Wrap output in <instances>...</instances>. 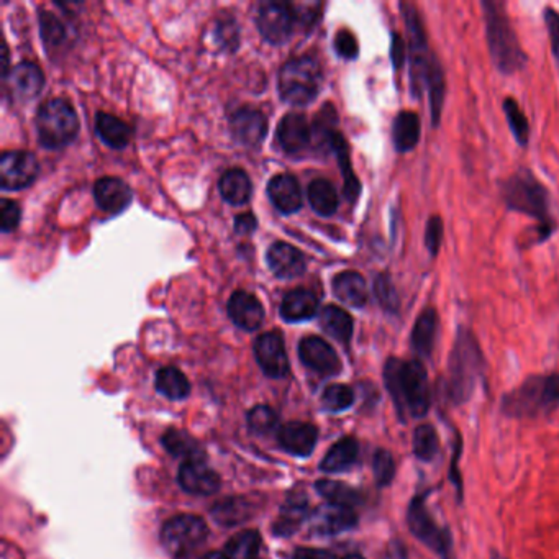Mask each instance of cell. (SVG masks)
Listing matches in <instances>:
<instances>
[{"instance_id":"obj_1","label":"cell","mask_w":559,"mask_h":559,"mask_svg":"<svg viewBox=\"0 0 559 559\" xmlns=\"http://www.w3.org/2000/svg\"><path fill=\"white\" fill-rule=\"evenodd\" d=\"M384 382L394 400L399 417L406 422L407 415L420 418L432 406L428 374L422 361L389 358L384 366Z\"/></svg>"},{"instance_id":"obj_2","label":"cell","mask_w":559,"mask_h":559,"mask_svg":"<svg viewBox=\"0 0 559 559\" xmlns=\"http://www.w3.org/2000/svg\"><path fill=\"white\" fill-rule=\"evenodd\" d=\"M481 5L484 10L487 46L492 63L502 74L522 71L528 63V56L518 41L504 2L482 0Z\"/></svg>"},{"instance_id":"obj_3","label":"cell","mask_w":559,"mask_h":559,"mask_svg":"<svg viewBox=\"0 0 559 559\" xmlns=\"http://www.w3.org/2000/svg\"><path fill=\"white\" fill-rule=\"evenodd\" d=\"M502 198L509 210L532 216L540 225V242L550 238L556 230L554 218L551 216L550 194L528 170L515 171L500 186Z\"/></svg>"},{"instance_id":"obj_4","label":"cell","mask_w":559,"mask_h":559,"mask_svg":"<svg viewBox=\"0 0 559 559\" xmlns=\"http://www.w3.org/2000/svg\"><path fill=\"white\" fill-rule=\"evenodd\" d=\"M484 372V356L478 338L468 328H460L448 361L446 394L454 406L468 402Z\"/></svg>"},{"instance_id":"obj_5","label":"cell","mask_w":559,"mask_h":559,"mask_svg":"<svg viewBox=\"0 0 559 559\" xmlns=\"http://www.w3.org/2000/svg\"><path fill=\"white\" fill-rule=\"evenodd\" d=\"M559 404V372L533 376L505 394L502 412L514 418H530L548 414Z\"/></svg>"},{"instance_id":"obj_6","label":"cell","mask_w":559,"mask_h":559,"mask_svg":"<svg viewBox=\"0 0 559 559\" xmlns=\"http://www.w3.org/2000/svg\"><path fill=\"white\" fill-rule=\"evenodd\" d=\"M322 87V68L312 56H298L280 68V99L296 107L316 100Z\"/></svg>"},{"instance_id":"obj_7","label":"cell","mask_w":559,"mask_h":559,"mask_svg":"<svg viewBox=\"0 0 559 559\" xmlns=\"http://www.w3.org/2000/svg\"><path fill=\"white\" fill-rule=\"evenodd\" d=\"M38 140L48 150H58L76 140L79 133V118L69 102L51 99L36 114Z\"/></svg>"},{"instance_id":"obj_8","label":"cell","mask_w":559,"mask_h":559,"mask_svg":"<svg viewBox=\"0 0 559 559\" xmlns=\"http://www.w3.org/2000/svg\"><path fill=\"white\" fill-rule=\"evenodd\" d=\"M400 10L407 25V58H408V78L412 97L420 99L426 87V76L430 68L428 43L425 35L424 22L414 4L402 2Z\"/></svg>"},{"instance_id":"obj_9","label":"cell","mask_w":559,"mask_h":559,"mask_svg":"<svg viewBox=\"0 0 559 559\" xmlns=\"http://www.w3.org/2000/svg\"><path fill=\"white\" fill-rule=\"evenodd\" d=\"M207 538V523L197 515H179L162 527V546L172 556L189 554Z\"/></svg>"},{"instance_id":"obj_10","label":"cell","mask_w":559,"mask_h":559,"mask_svg":"<svg viewBox=\"0 0 559 559\" xmlns=\"http://www.w3.org/2000/svg\"><path fill=\"white\" fill-rule=\"evenodd\" d=\"M407 525L417 540L422 541L425 546H428L435 553L442 554L443 559H450V533L443 532L435 523L432 515L426 510L424 496L415 497L408 505Z\"/></svg>"},{"instance_id":"obj_11","label":"cell","mask_w":559,"mask_h":559,"mask_svg":"<svg viewBox=\"0 0 559 559\" xmlns=\"http://www.w3.org/2000/svg\"><path fill=\"white\" fill-rule=\"evenodd\" d=\"M256 23L260 33L268 43L282 45L294 33L298 15L294 5H290L288 2L270 0L260 5Z\"/></svg>"},{"instance_id":"obj_12","label":"cell","mask_w":559,"mask_h":559,"mask_svg":"<svg viewBox=\"0 0 559 559\" xmlns=\"http://www.w3.org/2000/svg\"><path fill=\"white\" fill-rule=\"evenodd\" d=\"M40 166L28 151H5L0 158V184L4 190L28 188L38 178Z\"/></svg>"},{"instance_id":"obj_13","label":"cell","mask_w":559,"mask_h":559,"mask_svg":"<svg viewBox=\"0 0 559 559\" xmlns=\"http://www.w3.org/2000/svg\"><path fill=\"white\" fill-rule=\"evenodd\" d=\"M254 358L268 378H286L290 370L286 344L280 334L268 332L256 338Z\"/></svg>"},{"instance_id":"obj_14","label":"cell","mask_w":559,"mask_h":559,"mask_svg":"<svg viewBox=\"0 0 559 559\" xmlns=\"http://www.w3.org/2000/svg\"><path fill=\"white\" fill-rule=\"evenodd\" d=\"M298 358L308 370L322 376H336L342 371V361L334 346L320 336H307L298 344Z\"/></svg>"},{"instance_id":"obj_15","label":"cell","mask_w":559,"mask_h":559,"mask_svg":"<svg viewBox=\"0 0 559 559\" xmlns=\"http://www.w3.org/2000/svg\"><path fill=\"white\" fill-rule=\"evenodd\" d=\"M268 118L261 110L238 108L230 118V130L234 140L243 146H258L268 133Z\"/></svg>"},{"instance_id":"obj_16","label":"cell","mask_w":559,"mask_h":559,"mask_svg":"<svg viewBox=\"0 0 559 559\" xmlns=\"http://www.w3.org/2000/svg\"><path fill=\"white\" fill-rule=\"evenodd\" d=\"M179 484L186 492L194 496H212L222 486L214 469L204 461H188L179 469Z\"/></svg>"},{"instance_id":"obj_17","label":"cell","mask_w":559,"mask_h":559,"mask_svg":"<svg viewBox=\"0 0 559 559\" xmlns=\"http://www.w3.org/2000/svg\"><path fill=\"white\" fill-rule=\"evenodd\" d=\"M266 261L270 270L280 280H294L302 276L307 270L304 254L292 244L284 242L270 244L266 252Z\"/></svg>"},{"instance_id":"obj_18","label":"cell","mask_w":559,"mask_h":559,"mask_svg":"<svg viewBox=\"0 0 559 559\" xmlns=\"http://www.w3.org/2000/svg\"><path fill=\"white\" fill-rule=\"evenodd\" d=\"M228 316L242 330L254 332L264 322V308L256 296L246 290H236L228 300Z\"/></svg>"},{"instance_id":"obj_19","label":"cell","mask_w":559,"mask_h":559,"mask_svg":"<svg viewBox=\"0 0 559 559\" xmlns=\"http://www.w3.org/2000/svg\"><path fill=\"white\" fill-rule=\"evenodd\" d=\"M358 523L354 509L342 505L325 504L312 514V528L318 535H338L352 530Z\"/></svg>"},{"instance_id":"obj_20","label":"cell","mask_w":559,"mask_h":559,"mask_svg":"<svg viewBox=\"0 0 559 559\" xmlns=\"http://www.w3.org/2000/svg\"><path fill=\"white\" fill-rule=\"evenodd\" d=\"M268 196L280 214H296L302 207V190L298 180L288 172L276 174L268 182Z\"/></svg>"},{"instance_id":"obj_21","label":"cell","mask_w":559,"mask_h":559,"mask_svg":"<svg viewBox=\"0 0 559 559\" xmlns=\"http://www.w3.org/2000/svg\"><path fill=\"white\" fill-rule=\"evenodd\" d=\"M278 440L284 450L294 456H310L316 450L318 440L316 426L304 422H289L282 425L278 432Z\"/></svg>"},{"instance_id":"obj_22","label":"cell","mask_w":559,"mask_h":559,"mask_svg":"<svg viewBox=\"0 0 559 559\" xmlns=\"http://www.w3.org/2000/svg\"><path fill=\"white\" fill-rule=\"evenodd\" d=\"M94 197L104 212L115 215L132 204V190L118 178H102L94 186Z\"/></svg>"},{"instance_id":"obj_23","label":"cell","mask_w":559,"mask_h":559,"mask_svg":"<svg viewBox=\"0 0 559 559\" xmlns=\"http://www.w3.org/2000/svg\"><path fill=\"white\" fill-rule=\"evenodd\" d=\"M10 90L18 100H33L45 86V74L35 63H20L10 71Z\"/></svg>"},{"instance_id":"obj_24","label":"cell","mask_w":559,"mask_h":559,"mask_svg":"<svg viewBox=\"0 0 559 559\" xmlns=\"http://www.w3.org/2000/svg\"><path fill=\"white\" fill-rule=\"evenodd\" d=\"M318 298L308 289H296L284 296L280 302V316L290 322H306L318 314Z\"/></svg>"},{"instance_id":"obj_25","label":"cell","mask_w":559,"mask_h":559,"mask_svg":"<svg viewBox=\"0 0 559 559\" xmlns=\"http://www.w3.org/2000/svg\"><path fill=\"white\" fill-rule=\"evenodd\" d=\"M312 128L300 114H288L278 125V142L284 151L298 153L310 143Z\"/></svg>"},{"instance_id":"obj_26","label":"cell","mask_w":559,"mask_h":559,"mask_svg":"<svg viewBox=\"0 0 559 559\" xmlns=\"http://www.w3.org/2000/svg\"><path fill=\"white\" fill-rule=\"evenodd\" d=\"M438 334V312L433 307H426L422 314L417 316L412 328V350L420 358H430L433 346Z\"/></svg>"},{"instance_id":"obj_27","label":"cell","mask_w":559,"mask_h":559,"mask_svg":"<svg viewBox=\"0 0 559 559\" xmlns=\"http://www.w3.org/2000/svg\"><path fill=\"white\" fill-rule=\"evenodd\" d=\"M332 286H334V298L343 304L354 307V308L366 306L368 286L360 272H354V270L340 272L338 276H334Z\"/></svg>"},{"instance_id":"obj_28","label":"cell","mask_w":559,"mask_h":559,"mask_svg":"<svg viewBox=\"0 0 559 559\" xmlns=\"http://www.w3.org/2000/svg\"><path fill=\"white\" fill-rule=\"evenodd\" d=\"M422 125L420 117L412 110H404L397 114L394 125H392V140L399 153H408L420 142Z\"/></svg>"},{"instance_id":"obj_29","label":"cell","mask_w":559,"mask_h":559,"mask_svg":"<svg viewBox=\"0 0 559 559\" xmlns=\"http://www.w3.org/2000/svg\"><path fill=\"white\" fill-rule=\"evenodd\" d=\"M360 456V443L352 436H344L340 442L334 443V446L325 454L320 463V469L324 472H343L352 468Z\"/></svg>"},{"instance_id":"obj_30","label":"cell","mask_w":559,"mask_h":559,"mask_svg":"<svg viewBox=\"0 0 559 559\" xmlns=\"http://www.w3.org/2000/svg\"><path fill=\"white\" fill-rule=\"evenodd\" d=\"M218 190L228 204L243 206L252 197V179L242 170H228L218 180Z\"/></svg>"},{"instance_id":"obj_31","label":"cell","mask_w":559,"mask_h":559,"mask_svg":"<svg viewBox=\"0 0 559 559\" xmlns=\"http://www.w3.org/2000/svg\"><path fill=\"white\" fill-rule=\"evenodd\" d=\"M426 92L430 100V114H432V125L436 128L442 122L443 104L446 96V81H444V72L442 64L436 60V56L432 54L430 58V68L426 76Z\"/></svg>"},{"instance_id":"obj_32","label":"cell","mask_w":559,"mask_h":559,"mask_svg":"<svg viewBox=\"0 0 559 559\" xmlns=\"http://www.w3.org/2000/svg\"><path fill=\"white\" fill-rule=\"evenodd\" d=\"M161 442L168 453H171L172 456L184 458L186 460L184 463L206 460V453L202 450V446L196 438L190 436L189 433L171 428L162 435Z\"/></svg>"},{"instance_id":"obj_33","label":"cell","mask_w":559,"mask_h":559,"mask_svg":"<svg viewBox=\"0 0 559 559\" xmlns=\"http://www.w3.org/2000/svg\"><path fill=\"white\" fill-rule=\"evenodd\" d=\"M320 326L336 342L348 343L352 340L354 324L346 310L336 306H326L320 312Z\"/></svg>"},{"instance_id":"obj_34","label":"cell","mask_w":559,"mask_h":559,"mask_svg":"<svg viewBox=\"0 0 559 559\" xmlns=\"http://www.w3.org/2000/svg\"><path fill=\"white\" fill-rule=\"evenodd\" d=\"M96 130L99 133L104 143L108 144L110 148H125L130 138H132V130L126 125L122 118L110 115L105 112H99L96 117Z\"/></svg>"},{"instance_id":"obj_35","label":"cell","mask_w":559,"mask_h":559,"mask_svg":"<svg viewBox=\"0 0 559 559\" xmlns=\"http://www.w3.org/2000/svg\"><path fill=\"white\" fill-rule=\"evenodd\" d=\"M308 514V500L304 494H292L288 497L286 504L280 510V517L278 523L274 525L276 535H290L296 532L298 525L304 522Z\"/></svg>"},{"instance_id":"obj_36","label":"cell","mask_w":559,"mask_h":559,"mask_svg":"<svg viewBox=\"0 0 559 559\" xmlns=\"http://www.w3.org/2000/svg\"><path fill=\"white\" fill-rule=\"evenodd\" d=\"M156 390L170 400H184L190 394L189 379L178 368L166 366L156 374Z\"/></svg>"},{"instance_id":"obj_37","label":"cell","mask_w":559,"mask_h":559,"mask_svg":"<svg viewBox=\"0 0 559 559\" xmlns=\"http://www.w3.org/2000/svg\"><path fill=\"white\" fill-rule=\"evenodd\" d=\"M308 202L318 215L330 216L338 210L340 197L330 180L316 179L308 186Z\"/></svg>"},{"instance_id":"obj_38","label":"cell","mask_w":559,"mask_h":559,"mask_svg":"<svg viewBox=\"0 0 559 559\" xmlns=\"http://www.w3.org/2000/svg\"><path fill=\"white\" fill-rule=\"evenodd\" d=\"M261 535L256 530H244L226 543L225 559H260Z\"/></svg>"},{"instance_id":"obj_39","label":"cell","mask_w":559,"mask_h":559,"mask_svg":"<svg viewBox=\"0 0 559 559\" xmlns=\"http://www.w3.org/2000/svg\"><path fill=\"white\" fill-rule=\"evenodd\" d=\"M250 515H252V504L242 497H230L225 500H220L212 509L214 520L225 527H234L236 523L244 522L250 518Z\"/></svg>"},{"instance_id":"obj_40","label":"cell","mask_w":559,"mask_h":559,"mask_svg":"<svg viewBox=\"0 0 559 559\" xmlns=\"http://www.w3.org/2000/svg\"><path fill=\"white\" fill-rule=\"evenodd\" d=\"M318 494L326 499L328 504L342 505V507H350L354 509L362 502V497L360 492L353 487L346 486L343 482H334V481H318L316 484Z\"/></svg>"},{"instance_id":"obj_41","label":"cell","mask_w":559,"mask_h":559,"mask_svg":"<svg viewBox=\"0 0 559 559\" xmlns=\"http://www.w3.org/2000/svg\"><path fill=\"white\" fill-rule=\"evenodd\" d=\"M332 151H334V154L338 156V161H340L343 178H344V196H346V198H350V200H354V198L360 196V180L353 172L346 140L338 132L334 133V142H332Z\"/></svg>"},{"instance_id":"obj_42","label":"cell","mask_w":559,"mask_h":559,"mask_svg":"<svg viewBox=\"0 0 559 559\" xmlns=\"http://www.w3.org/2000/svg\"><path fill=\"white\" fill-rule=\"evenodd\" d=\"M504 114L515 142L525 148L530 142V124H528L527 115L523 114L522 107L518 105V102L514 97H507L504 100Z\"/></svg>"},{"instance_id":"obj_43","label":"cell","mask_w":559,"mask_h":559,"mask_svg":"<svg viewBox=\"0 0 559 559\" xmlns=\"http://www.w3.org/2000/svg\"><path fill=\"white\" fill-rule=\"evenodd\" d=\"M440 448L438 433L432 425L417 426L414 432V453L420 461H432Z\"/></svg>"},{"instance_id":"obj_44","label":"cell","mask_w":559,"mask_h":559,"mask_svg":"<svg viewBox=\"0 0 559 559\" xmlns=\"http://www.w3.org/2000/svg\"><path fill=\"white\" fill-rule=\"evenodd\" d=\"M353 402H354V392L344 384L328 386L322 396L325 410L334 412V414L348 410L353 406Z\"/></svg>"},{"instance_id":"obj_45","label":"cell","mask_w":559,"mask_h":559,"mask_svg":"<svg viewBox=\"0 0 559 559\" xmlns=\"http://www.w3.org/2000/svg\"><path fill=\"white\" fill-rule=\"evenodd\" d=\"M280 424V417L268 406H256L248 412V425L258 435L274 432Z\"/></svg>"},{"instance_id":"obj_46","label":"cell","mask_w":559,"mask_h":559,"mask_svg":"<svg viewBox=\"0 0 559 559\" xmlns=\"http://www.w3.org/2000/svg\"><path fill=\"white\" fill-rule=\"evenodd\" d=\"M374 296L378 298L379 306L382 307L386 312H390V314L399 312L400 300L388 274H380L374 280Z\"/></svg>"},{"instance_id":"obj_47","label":"cell","mask_w":559,"mask_h":559,"mask_svg":"<svg viewBox=\"0 0 559 559\" xmlns=\"http://www.w3.org/2000/svg\"><path fill=\"white\" fill-rule=\"evenodd\" d=\"M40 30H41V38L45 40L46 45H61L66 38V30H64L61 20L46 10L40 14Z\"/></svg>"},{"instance_id":"obj_48","label":"cell","mask_w":559,"mask_h":559,"mask_svg":"<svg viewBox=\"0 0 559 559\" xmlns=\"http://www.w3.org/2000/svg\"><path fill=\"white\" fill-rule=\"evenodd\" d=\"M372 471L379 487H386L396 476V461L386 450H378L372 460Z\"/></svg>"},{"instance_id":"obj_49","label":"cell","mask_w":559,"mask_h":559,"mask_svg":"<svg viewBox=\"0 0 559 559\" xmlns=\"http://www.w3.org/2000/svg\"><path fill=\"white\" fill-rule=\"evenodd\" d=\"M443 234H444V226H443L442 216L432 215L426 222L425 226V246L433 258L438 256L440 248L443 243Z\"/></svg>"},{"instance_id":"obj_50","label":"cell","mask_w":559,"mask_h":559,"mask_svg":"<svg viewBox=\"0 0 559 559\" xmlns=\"http://www.w3.org/2000/svg\"><path fill=\"white\" fill-rule=\"evenodd\" d=\"M20 218H22V212L18 207L17 202L9 200V198H2V204H0V228H2V234H10L17 228L20 224Z\"/></svg>"},{"instance_id":"obj_51","label":"cell","mask_w":559,"mask_h":559,"mask_svg":"<svg viewBox=\"0 0 559 559\" xmlns=\"http://www.w3.org/2000/svg\"><path fill=\"white\" fill-rule=\"evenodd\" d=\"M334 50L344 60H354L360 53V45L356 36L353 35L350 30L343 28L334 35Z\"/></svg>"},{"instance_id":"obj_52","label":"cell","mask_w":559,"mask_h":559,"mask_svg":"<svg viewBox=\"0 0 559 559\" xmlns=\"http://www.w3.org/2000/svg\"><path fill=\"white\" fill-rule=\"evenodd\" d=\"M216 41L218 45L225 50H234L238 48V23H234L232 18H225L218 23L215 30Z\"/></svg>"},{"instance_id":"obj_53","label":"cell","mask_w":559,"mask_h":559,"mask_svg":"<svg viewBox=\"0 0 559 559\" xmlns=\"http://www.w3.org/2000/svg\"><path fill=\"white\" fill-rule=\"evenodd\" d=\"M543 20L548 28V35H550L551 50L554 58L559 61V12L551 7L543 10Z\"/></svg>"},{"instance_id":"obj_54","label":"cell","mask_w":559,"mask_h":559,"mask_svg":"<svg viewBox=\"0 0 559 559\" xmlns=\"http://www.w3.org/2000/svg\"><path fill=\"white\" fill-rule=\"evenodd\" d=\"M407 45L402 41L400 36L392 35V45H390V58H392V63L396 66V69L404 66L406 61Z\"/></svg>"},{"instance_id":"obj_55","label":"cell","mask_w":559,"mask_h":559,"mask_svg":"<svg viewBox=\"0 0 559 559\" xmlns=\"http://www.w3.org/2000/svg\"><path fill=\"white\" fill-rule=\"evenodd\" d=\"M256 230V216L242 214L234 218V232L238 234H250Z\"/></svg>"},{"instance_id":"obj_56","label":"cell","mask_w":559,"mask_h":559,"mask_svg":"<svg viewBox=\"0 0 559 559\" xmlns=\"http://www.w3.org/2000/svg\"><path fill=\"white\" fill-rule=\"evenodd\" d=\"M294 559H338L334 553L318 548H298L294 553Z\"/></svg>"},{"instance_id":"obj_57","label":"cell","mask_w":559,"mask_h":559,"mask_svg":"<svg viewBox=\"0 0 559 559\" xmlns=\"http://www.w3.org/2000/svg\"><path fill=\"white\" fill-rule=\"evenodd\" d=\"M204 559H225V554H222V553H212V554H207Z\"/></svg>"},{"instance_id":"obj_58","label":"cell","mask_w":559,"mask_h":559,"mask_svg":"<svg viewBox=\"0 0 559 559\" xmlns=\"http://www.w3.org/2000/svg\"><path fill=\"white\" fill-rule=\"evenodd\" d=\"M490 559H507V558H504L502 554H499L497 551H492V553H490Z\"/></svg>"},{"instance_id":"obj_59","label":"cell","mask_w":559,"mask_h":559,"mask_svg":"<svg viewBox=\"0 0 559 559\" xmlns=\"http://www.w3.org/2000/svg\"><path fill=\"white\" fill-rule=\"evenodd\" d=\"M344 559H364L360 554H350V556H346Z\"/></svg>"}]
</instances>
